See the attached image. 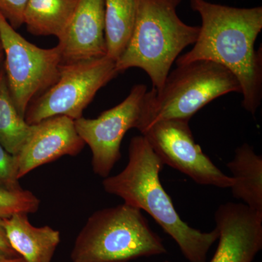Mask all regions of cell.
I'll list each match as a JSON object with an SVG mask.
<instances>
[{"label": "cell", "mask_w": 262, "mask_h": 262, "mask_svg": "<svg viewBox=\"0 0 262 262\" xmlns=\"http://www.w3.org/2000/svg\"><path fill=\"white\" fill-rule=\"evenodd\" d=\"M0 262H25L23 258L18 257H7L0 255Z\"/></svg>", "instance_id": "cell-22"}, {"label": "cell", "mask_w": 262, "mask_h": 262, "mask_svg": "<svg viewBox=\"0 0 262 262\" xmlns=\"http://www.w3.org/2000/svg\"><path fill=\"white\" fill-rule=\"evenodd\" d=\"M58 46L62 64L106 56L104 0H79Z\"/></svg>", "instance_id": "cell-12"}, {"label": "cell", "mask_w": 262, "mask_h": 262, "mask_svg": "<svg viewBox=\"0 0 262 262\" xmlns=\"http://www.w3.org/2000/svg\"><path fill=\"white\" fill-rule=\"evenodd\" d=\"M201 18L194 47L177 58V65L209 61L222 65L238 80L242 106L254 116L262 101V52L255 42L262 30V7L239 8L189 0Z\"/></svg>", "instance_id": "cell-1"}, {"label": "cell", "mask_w": 262, "mask_h": 262, "mask_svg": "<svg viewBox=\"0 0 262 262\" xmlns=\"http://www.w3.org/2000/svg\"><path fill=\"white\" fill-rule=\"evenodd\" d=\"M84 145L85 143L76 130L75 120L70 117H50L32 125L28 139L15 155L18 179L65 155L76 156Z\"/></svg>", "instance_id": "cell-11"}, {"label": "cell", "mask_w": 262, "mask_h": 262, "mask_svg": "<svg viewBox=\"0 0 262 262\" xmlns=\"http://www.w3.org/2000/svg\"><path fill=\"white\" fill-rule=\"evenodd\" d=\"M3 224L10 246L25 262H51L61 243L59 231L32 225L27 213L3 219Z\"/></svg>", "instance_id": "cell-13"}, {"label": "cell", "mask_w": 262, "mask_h": 262, "mask_svg": "<svg viewBox=\"0 0 262 262\" xmlns=\"http://www.w3.org/2000/svg\"><path fill=\"white\" fill-rule=\"evenodd\" d=\"M0 187L22 189L18 177V165L15 155L10 154L0 144Z\"/></svg>", "instance_id": "cell-19"}, {"label": "cell", "mask_w": 262, "mask_h": 262, "mask_svg": "<svg viewBox=\"0 0 262 262\" xmlns=\"http://www.w3.org/2000/svg\"><path fill=\"white\" fill-rule=\"evenodd\" d=\"M231 93L241 94L238 80L222 65L196 61L177 66L159 91H148L139 130L164 120H189L213 100Z\"/></svg>", "instance_id": "cell-5"}, {"label": "cell", "mask_w": 262, "mask_h": 262, "mask_svg": "<svg viewBox=\"0 0 262 262\" xmlns=\"http://www.w3.org/2000/svg\"><path fill=\"white\" fill-rule=\"evenodd\" d=\"M29 0H0V13L13 29L24 24V15Z\"/></svg>", "instance_id": "cell-20"}, {"label": "cell", "mask_w": 262, "mask_h": 262, "mask_svg": "<svg viewBox=\"0 0 262 262\" xmlns=\"http://www.w3.org/2000/svg\"><path fill=\"white\" fill-rule=\"evenodd\" d=\"M3 61H4V51H3L1 42H0V67L3 64Z\"/></svg>", "instance_id": "cell-23"}, {"label": "cell", "mask_w": 262, "mask_h": 262, "mask_svg": "<svg viewBox=\"0 0 262 262\" xmlns=\"http://www.w3.org/2000/svg\"><path fill=\"white\" fill-rule=\"evenodd\" d=\"M32 130V125L26 122L15 107L3 63L0 67V144L10 154L16 155Z\"/></svg>", "instance_id": "cell-17"}, {"label": "cell", "mask_w": 262, "mask_h": 262, "mask_svg": "<svg viewBox=\"0 0 262 262\" xmlns=\"http://www.w3.org/2000/svg\"><path fill=\"white\" fill-rule=\"evenodd\" d=\"M166 253L141 210L124 203L89 217L76 237L70 258L72 262H128Z\"/></svg>", "instance_id": "cell-4"}, {"label": "cell", "mask_w": 262, "mask_h": 262, "mask_svg": "<svg viewBox=\"0 0 262 262\" xmlns=\"http://www.w3.org/2000/svg\"><path fill=\"white\" fill-rule=\"evenodd\" d=\"M39 205L40 201L30 191L0 187V219L10 218L16 213H36Z\"/></svg>", "instance_id": "cell-18"}, {"label": "cell", "mask_w": 262, "mask_h": 262, "mask_svg": "<svg viewBox=\"0 0 262 262\" xmlns=\"http://www.w3.org/2000/svg\"><path fill=\"white\" fill-rule=\"evenodd\" d=\"M0 42L4 51L5 75L10 94L20 116L29 103L58 80L61 50L44 49L22 37L0 13Z\"/></svg>", "instance_id": "cell-7"}, {"label": "cell", "mask_w": 262, "mask_h": 262, "mask_svg": "<svg viewBox=\"0 0 262 262\" xmlns=\"http://www.w3.org/2000/svg\"><path fill=\"white\" fill-rule=\"evenodd\" d=\"M182 1L137 0L135 27L116 61L118 73L141 69L149 76L152 89H162L179 54L194 45L199 35L200 27L188 25L177 14Z\"/></svg>", "instance_id": "cell-3"}, {"label": "cell", "mask_w": 262, "mask_h": 262, "mask_svg": "<svg viewBox=\"0 0 262 262\" xmlns=\"http://www.w3.org/2000/svg\"><path fill=\"white\" fill-rule=\"evenodd\" d=\"M118 74L116 62L106 56L61 63L58 80L29 103L24 119L29 125L56 116L78 120L98 91Z\"/></svg>", "instance_id": "cell-6"}, {"label": "cell", "mask_w": 262, "mask_h": 262, "mask_svg": "<svg viewBox=\"0 0 262 262\" xmlns=\"http://www.w3.org/2000/svg\"><path fill=\"white\" fill-rule=\"evenodd\" d=\"M79 0H29L24 24L34 36H55L58 39L67 28Z\"/></svg>", "instance_id": "cell-15"}, {"label": "cell", "mask_w": 262, "mask_h": 262, "mask_svg": "<svg viewBox=\"0 0 262 262\" xmlns=\"http://www.w3.org/2000/svg\"><path fill=\"white\" fill-rule=\"evenodd\" d=\"M215 222L219 244L210 262H252L262 248V213L227 203L219 206Z\"/></svg>", "instance_id": "cell-10"}, {"label": "cell", "mask_w": 262, "mask_h": 262, "mask_svg": "<svg viewBox=\"0 0 262 262\" xmlns=\"http://www.w3.org/2000/svg\"><path fill=\"white\" fill-rule=\"evenodd\" d=\"M147 87L136 84L130 94L115 107L103 112L95 119L83 117L75 120L76 130L92 151L94 173L103 178L110 177L121 158V143L126 133L139 130L145 108Z\"/></svg>", "instance_id": "cell-8"}, {"label": "cell", "mask_w": 262, "mask_h": 262, "mask_svg": "<svg viewBox=\"0 0 262 262\" xmlns=\"http://www.w3.org/2000/svg\"><path fill=\"white\" fill-rule=\"evenodd\" d=\"M137 14V0H104L106 56L115 62L122 56L132 35Z\"/></svg>", "instance_id": "cell-16"}, {"label": "cell", "mask_w": 262, "mask_h": 262, "mask_svg": "<svg viewBox=\"0 0 262 262\" xmlns=\"http://www.w3.org/2000/svg\"><path fill=\"white\" fill-rule=\"evenodd\" d=\"M164 164L144 136L131 139L128 163L120 173L103 179V189L124 203L149 213L177 243L189 262H206L218 229L203 232L187 225L174 208L160 179Z\"/></svg>", "instance_id": "cell-2"}, {"label": "cell", "mask_w": 262, "mask_h": 262, "mask_svg": "<svg viewBox=\"0 0 262 262\" xmlns=\"http://www.w3.org/2000/svg\"><path fill=\"white\" fill-rule=\"evenodd\" d=\"M232 173V195L251 209L262 213V157L252 146H238L233 160L227 164Z\"/></svg>", "instance_id": "cell-14"}, {"label": "cell", "mask_w": 262, "mask_h": 262, "mask_svg": "<svg viewBox=\"0 0 262 262\" xmlns=\"http://www.w3.org/2000/svg\"><path fill=\"white\" fill-rule=\"evenodd\" d=\"M0 255L7 257H18L19 255L10 246L3 227V219H0Z\"/></svg>", "instance_id": "cell-21"}, {"label": "cell", "mask_w": 262, "mask_h": 262, "mask_svg": "<svg viewBox=\"0 0 262 262\" xmlns=\"http://www.w3.org/2000/svg\"><path fill=\"white\" fill-rule=\"evenodd\" d=\"M163 262H171V261H168V260H166V261H164Z\"/></svg>", "instance_id": "cell-24"}, {"label": "cell", "mask_w": 262, "mask_h": 262, "mask_svg": "<svg viewBox=\"0 0 262 262\" xmlns=\"http://www.w3.org/2000/svg\"><path fill=\"white\" fill-rule=\"evenodd\" d=\"M189 120H160L141 133L163 164L177 169L198 184L231 188L233 179L217 168L196 144Z\"/></svg>", "instance_id": "cell-9"}]
</instances>
